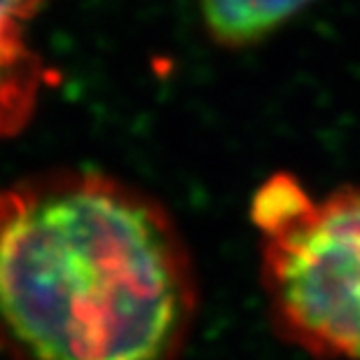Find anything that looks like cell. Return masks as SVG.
I'll list each match as a JSON object with an SVG mask.
<instances>
[{"instance_id":"4","label":"cell","mask_w":360,"mask_h":360,"mask_svg":"<svg viewBox=\"0 0 360 360\" xmlns=\"http://www.w3.org/2000/svg\"><path fill=\"white\" fill-rule=\"evenodd\" d=\"M206 35L218 47L248 49L271 38L316 0H194Z\"/></svg>"},{"instance_id":"3","label":"cell","mask_w":360,"mask_h":360,"mask_svg":"<svg viewBox=\"0 0 360 360\" xmlns=\"http://www.w3.org/2000/svg\"><path fill=\"white\" fill-rule=\"evenodd\" d=\"M42 5L45 0H0V139L24 131L47 84L45 61L26 33Z\"/></svg>"},{"instance_id":"1","label":"cell","mask_w":360,"mask_h":360,"mask_svg":"<svg viewBox=\"0 0 360 360\" xmlns=\"http://www.w3.org/2000/svg\"><path fill=\"white\" fill-rule=\"evenodd\" d=\"M199 309L185 236L98 171L0 187V349L10 360H178Z\"/></svg>"},{"instance_id":"2","label":"cell","mask_w":360,"mask_h":360,"mask_svg":"<svg viewBox=\"0 0 360 360\" xmlns=\"http://www.w3.org/2000/svg\"><path fill=\"white\" fill-rule=\"evenodd\" d=\"M260 283L271 328L321 360H360V187L316 199L292 174L257 187Z\"/></svg>"}]
</instances>
